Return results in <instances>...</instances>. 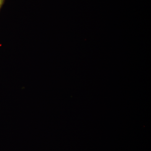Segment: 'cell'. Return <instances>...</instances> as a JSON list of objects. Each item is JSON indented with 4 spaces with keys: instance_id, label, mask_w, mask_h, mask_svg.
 <instances>
[{
    "instance_id": "obj_1",
    "label": "cell",
    "mask_w": 151,
    "mask_h": 151,
    "mask_svg": "<svg viewBox=\"0 0 151 151\" xmlns=\"http://www.w3.org/2000/svg\"><path fill=\"white\" fill-rule=\"evenodd\" d=\"M4 0H0V8H1V6L3 2H4Z\"/></svg>"
}]
</instances>
